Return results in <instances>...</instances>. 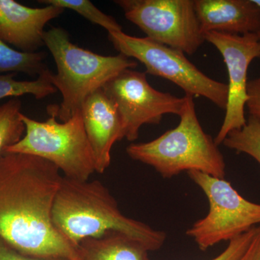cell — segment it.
Listing matches in <instances>:
<instances>
[{
	"label": "cell",
	"mask_w": 260,
	"mask_h": 260,
	"mask_svg": "<svg viewBox=\"0 0 260 260\" xmlns=\"http://www.w3.org/2000/svg\"><path fill=\"white\" fill-rule=\"evenodd\" d=\"M42 52L25 53L13 49L0 39V75L3 73H25L38 77L47 72Z\"/></svg>",
	"instance_id": "9a60e30c"
},
{
	"label": "cell",
	"mask_w": 260,
	"mask_h": 260,
	"mask_svg": "<svg viewBox=\"0 0 260 260\" xmlns=\"http://www.w3.org/2000/svg\"><path fill=\"white\" fill-rule=\"evenodd\" d=\"M247 93L246 107L250 116L260 119V78L248 82Z\"/></svg>",
	"instance_id": "44dd1931"
},
{
	"label": "cell",
	"mask_w": 260,
	"mask_h": 260,
	"mask_svg": "<svg viewBox=\"0 0 260 260\" xmlns=\"http://www.w3.org/2000/svg\"><path fill=\"white\" fill-rule=\"evenodd\" d=\"M63 176L45 159L6 152L0 157V239L15 250L80 260L78 247L56 230L51 213Z\"/></svg>",
	"instance_id": "6da1fadb"
},
{
	"label": "cell",
	"mask_w": 260,
	"mask_h": 260,
	"mask_svg": "<svg viewBox=\"0 0 260 260\" xmlns=\"http://www.w3.org/2000/svg\"><path fill=\"white\" fill-rule=\"evenodd\" d=\"M256 35H257L258 39H259V42L260 43V31L258 32L257 34H256Z\"/></svg>",
	"instance_id": "d4e9b609"
},
{
	"label": "cell",
	"mask_w": 260,
	"mask_h": 260,
	"mask_svg": "<svg viewBox=\"0 0 260 260\" xmlns=\"http://www.w3.org/2000/svg\"><path fill=\"white\" fill-rule=\"evenodd\" d=\"M0 260H70L63 257H42L25 255L15 250L9 244H7L3 239H0Z\"/></svg>",
	"instance_id": "7402d4cb"
},
{
	"label": "cell",
	"mask_w": 260,
	"mask_h": 260,
	"mask_svg": "<svg viewBox=\"0 0 260 260\" xmlns=\"http://www.w3.org/2000/svg\"><path fill=\"white\" fill-rule=\"evenodd\" d=\"M114 48L126 57L143 63L145 73L170 80L191 96L205 97L220 109H225L227 84L209 78L186 58L183 51L148 38L132 37L123 31L108 32Z\"/></svg>",
	"instance_id": "8992f818"
},
{
	"label": "cell",
	"mask_w": 260,
	"mask_h": 260,
	"mask_svg": "<svg viewBox=\"0 0 260 260\" xmlns=\"http://www.w3.org/2000/svg\"><path fill=\"white\" fill-rule=\"evenodd\" d=\"M223 144L238 153L250 155L260 164V119L249 116L245 126L229 133Z\"/></svg>",
	"instance_id": "ac0fdd59"
},
{
	"label": "cell",
	"mask_w": 260,
	"mask_h": 260,
	"mask_svg": "<svg viewBox=\"0 0 260 260\" xmlns=\"http://www.w3.org/2000/svg\"><path fill=\"white\" fill-rule=\"evenodd\" d=\"M44 42L57 69L56 74L49 72V80L62 96L61 104L48 107V112L62 122L81 111L90 94L103 88L121 72L138 65L136 61L123 54L101 55L78 47L61 28L54 27L45 31Z\"/></svg>",
	"instance_id": "3957f363"
},
{
	"label": "cell",
	"mask_w": 260,
	"mask_h": 260,
	"mask_svg": "<svg viewBox=\"0 0 260 260\" xmlns=\"http://www.w3.org/2000/svg\"><path fill=\"white\" fill-rule=\"evenodd\" d=\"M203 34L245 35L260 31V8L253 0H194Z\"/></svg>",
	"instance_id": "4fadbf2b"
},
{
	"label": "cell",
	"mask_w": 260,
	"mask_h": 260,
	"mask_svg": "<svg viewBox=\"0 0 260 260\" xmlns=\"http://www.w3.org/2000/svg\"><path fill=\"white\" fill-rule=\"evenodd\" d=\"M20 110L21 102L17 98L0 106V157L25 134V126L20 117Z\"/></svg>",
	"instance_id": "e0dca14e"
},
{
	"label": "cell",
	"mask_w": 260,
	"mask_h": 260,
	"mask_svg": "<svg viewBox=\"0 0 260 260\" xmlns=\"http://www.w3.org/2000/svg\"><path fill=\"white\" fill-rule=\"evenodd\" d=\"M39 3L54 5L64 10H74L91 23L105 28L108 32L122 31V28L115 19L103 13L88 0H42Z\"/></svg>",
	"instance_id": "d6986e66"
},
{
	"label": "cell",
	"mask_w": 260,
	"mask_h": 260,
	"mask_svg": "<svg viewBox=\"0 0 260 260\" xmlns=\"http://www.w3.org/2000/svg\"><path fill=\"white\" fill-rule=\"evenodd\" d=\"M256 227L252 228L239 237L229 241L226 249L216 257L211 260H239L250 244L254 236Z\"/></svg>",
	"instance_id": "ffe728a7"
},
{
	"label": "cell",
	"mask_w": 260,
	"mask_h": 260,
	"mask_svg": "<svg viewBox=\"0 0 260 260\" xmlns=\"http://www.w3.org/2000/svg\"><path fill=\"white\" fill-rule=\"evenodd\" d=\"M78 249L80 260H150L145 246L120 232L84 239Z\"/></svg>",
	"instance_id": "5bb4252c"
},
{
	"label": "cell",
	"mask_w": 260,
	"mask_h": 260,
	"mask_svg": "<svg viewBox=\"0 0 260 260\" xmlns=\"http://www.w3.org/2000/svg\"><path fill=\"white\" fill-rule=\"evenodd\" d=\"M49 115L47 121H38L21 113L25 134L6 152L45 159L63 172V177L73 180H89L95 172V159L81 111L63 122L52 114Z\"/></svg>",
	"instance_id": "5b68a950"
},
{
	"label": "cell",
	"mask_w": 260,
	"mask_h": 260,
	"mask_svg": "<svg viewBox=\"0 0 260 260\" xmlns=\"http://www.w3.org/2000/svg\"><path fill=\"white\" fill-rule=\"evenodd\" d=\"M187 174L209 202L208 215L186 232L200 250L231 241L260 223V205L243 198L230 182L197 171Z\"/></svg>",
	"instance_id": "52a82bcc"
},
{
	"label": "cell",
	"mask_w": 260,
	"mask_h": 260,
	"mask_svg": "<svg viewBox=\"0 0 260 260\" xmlns=\"http://www.w3.org/2000/svg\"><path fill=\"white\" fill-rule=\"evenodd\" d=\"M64 9L54 5L32 8L13 0H0V39L18 51L35 53L44 45V27Z\"/></svg>",
	"instance_id": "7c38bea8"
},
{
	"label": "cell",
	"mask_w": 260,
	"mask_h": 260,
	"mask_svg": "<svg viewBox=\"0 0 260 260\" xmlns=\"http://www.w3.org/2000/svg\"><path fill=\"white\" fill-rule=\"evenodd\" d=\"M49 70L31 81L15 79L16 73L0 75V99L7 97L17 98L30 94L37 99H42L56 92V88L49 80Z\"/></svg>",
	"instance_id": "2e32d148"
},
{
	"label": "cell",
	"mask_w": 260,
	"mask_h": 260,
	"mask_svg": "<svg viewBox=\"0 0 260 260\" xmlns=\"http://www.w3.org/2000/svg\"><path fill=\"white\" fill-rule=\"evenodd\" d=\"M103 90L116 106L120 116L124 138L130 142L139 137L144 124H158L166 114L180 116L185 98L164 93L153 88L146 73L124 70L108 82Z\"/></svg>",
	"instance_id": "9c48e42d"
},
{
	"label": "cell",
	"mask_w": 260,
	"mask_h": 260,
	"mask_svg": "<svg viewBox=\"0 0 260 260\" xmlns=\"http://www.w3.org/2000/svg\"><path fill=\"white\" fill-rule=\"evenodd\" d=\"M204 36L205 41L220 51L229 74L225 116L214 140L218 146L223 143L229 133L245 126L244 108L248 101L247 72L251 61L260 57V43L256 34L235 35L210 31L205 32Z\"/></svg>",
	"instance_id": "30bf717a"
},
{
	"label": "cell",
	"mask_w": 260,
	"mask_h": 260,
	"mask_svg": "<svg viewBox=\"0 0 260 260\" xmlns=\"http://www.w3.org/2000/svg\"><path fill=\"white\" fill-rule=\"evenodd\" d=\"M239 260H260V225L256 227L250 244Z\"/></svg>",
	"instance_id": "603a6c76"
},
{
	"label": "cell",
	"mask_w": 260,
	"mask_h": 260,
	"mask_svg": "<svg viewBox=\"0 0 260 260\" xmlns=\"http://www.w3.org/2000/svg\"><path fill=\"white\" fill-rule=\"evenodd\" d=\"M81 114L85 133L93 150L95 172L103 174L110 166L113 145L124 138L120 116L102 88L85 99Z\"/></svg>",
	"instance_id": "8fae6325"
},
{
	"label": "cell",
	"mask_w": 260,
	"mask_h": 260,
	"mask_svg": "<svg viewBox=\"0 0 260 260\" xmlns=\"http://www.w3.org/2000/svg\"><path fill=\"white\" fill-rule=\"evenodd\" d=\"M125 18L147 38L192 55L205 42L194 0H119Z\"/></svg>",
	"instance_id": "ba28073f"
},
{
	"label": "cell",
	"mask_w": 260,
	"mask_h": 260,
	"mask_svg": "<svg viewBox=\"0 0 260 260\" xmlns=\"http://www.w3.org/2000/svg\"><path fill=\"white\" fill-rule=\"evenodd\" d=\"M253 2L260 8V0H253Z\"/></svg>",
	"instance_id": "cb8c5ba5"
},
{
	"label": "cell",
	"mask_w": 260,
	"mask_h": 260,
	"mask_svg": "<svg viewBox=\"0 0 260 260\" xmlns=\"http://www.w3.org/2000/svg\"><path fill=\"white\" fill-rule=\"evenodd\" d=\"M184 98L185 104L177 127L151 141L132 143L126 148V153L133 160L154 168L164 178L197 171L224 179L223 155L215 140L202 127L193 96L185 94Z\"/></svg>",
	"instance_id": "277c9868"
},
{
	"label": "cell",
	"mask_w": 260,
	"mask_h": 260,
	"mask_svg": "<svg viewBox=\"0 0 260 260\" xmlns=\"http://www.w3.org/2000/svg\"><path fill=\"white\" fill-rule=\"evenodd\" d=\"M52 223L58 233L78 247L82 241L108 232L122 233L141 243L149 251L162 247L167 234L128 218L100 181H78L63 177L56 193Z\"/></svg>",
	"instance_id": "7a4b0ae2"
}]
</instances>
